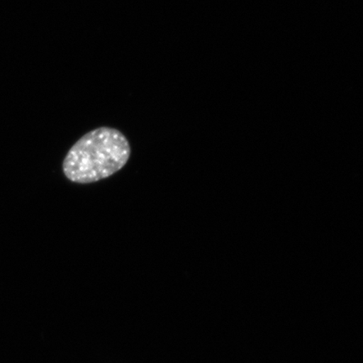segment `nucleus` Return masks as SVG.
<instances>
[{"label":"nucleus","mask_w":363,"mask_h":363,"mask_svg":"<svg viewBox=\"0 0 363 363\" xmlns=\"http://www.w3.org/2000/svg\"><path fill=\"white\" fill-rule=\"evenodd\" d=\"M130 154V143L121 131L99 127L82 136L67 152L63 174L72 183H96L123 169Z\"/></svg>","instance_id":"nucleus-1"}]
</instances>
